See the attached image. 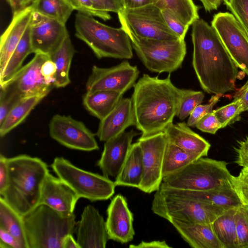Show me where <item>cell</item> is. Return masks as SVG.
I'll list each match as a JSON object with an SVG mask.
<instances>
[{"mask_svg": "<svg viewBox=\"0 0 248 248\" xmlns=\"http://www.w3.org/2000/svg\"><path fill=\"white\" fill-rule=\"evenodd\" d=\"M204 98V94L201 91L180 89L176 116L180 120L186 119L201 104Z\"/></svg>", "mask_w": 248, "mask_h": 248, "instance_id": "obj_36", "label": "cell"}, {"mask_svg": "<svg viewBox=\"0 0 248 248\" xmlns=\"http://www.w3.org/2000/svg\"><path fill=\"white\" fill-rule=\"evenodd\" d=\"M75 52L68 34L60 46L49 55L57 68L53 83L55 87L63 88L70 83L69 71Z\"/></svg>", "mask_w": 248, "mask_h": 248, "instance_id": "obj_28", "label": "cell"}, {"mask_svg": "<svg viewBox=\"0 0 248 248\" xmlns=\"http://www.w3.org/2000/svg\"><path fill=\"white\" fill-rule=\"evenodd\" d=\"M32 53L30 38V24L10 56L3 72L0 74V85L8 80L20 70L26 57Z\"/></svg>", "mask_w": 248, "mask_h": 248, "instance_id": "obj_32", "label": "cell"}, {"mask_svg": "<svg viewBox=\"0 0 248 248\" xmlns=\"http://www.w3.org/2000/svg\"><path fill=\"white\" fill-rule=\"evenodd\" d=\"M168 141L183 150L202 157L207 156L210 144L197 133L192 131L184 122L171 124L164 131Z\"/></svg>", "mask_w": 248, "mask_h": 248, "instance_id": "obj_23", "label": "cell"}, {"mask_svg": "<svg viewBox=\"0 0 248 248\" xmlns=\"http://www.w3.org/2000/svg\"><path fill=\"white\" fill-rule=\"evenodd\" d=\"M235 149L237 153L236 163L243 168L248 169V137L238 142Z\"/></svg>", "mask_w": 248, "mask_h": 248, "instance_id": "obj_47", "label": "cell"}, {"mask_svg": "<svg viewBox=\"0 0 248 248\" xmlns=\"http://www.w3.org/2000/svg\"><path fill=\"white\" fill-rule=\"evenodd\" d=\"M230 208L174 195L161 187L155 191L151 207L155 214L169 222L176 220L204 224L212 223Z\"/></svg>", "mask_w": 248, "mask_h": 248, "instance_id": "obj_7", "label": "cell"}, {"mask_svg": "<svg viewBox=\"0 0 248 248\" xmlns=\"http://www.w3.org/2000/svg\"><path fill=\"white\" fill-rule=\"evenodd\" d=\"M234 99H239L242 103L243 111L248 110V79L234 94Z\"/></svg>", "mask_w": 248, "mask_h": 248, "instance_id": "obj_51", "label": "cell"}, {"mask_svg": "<svg viewBox=\"0 0 248 248\" xmlns=\"http://www.w3.org/2000/svg\"><path fill=\"white\" fill-rule=\"evenodd\" d=\"M215 116L224 128L239 121L243 111L242 103L239 99H234L231 103L213 110Z\"/></svg>", "mask_w": 248, "mask_h": 248, "instance_id": "obj_37", "label": "cell"}, {"mask_svg": "<svg viewBox=\"0 0 248 248\" xmlns=\"http://www.w3.org/2000/svg\"><path fill=\"white\" fill-rule=\"evenodd\" d=\"M8 181V158L0 155V194L5 190Z\"/></svg>", "mask_w": 248, "mask_h": 248, "instance_id": "obj_49", "label": "cell"}, {"mask_svg": "<svg viewBox=\"0 0 248 248\" xmlns=\"http://www.w3.org/2000/svg\"><path fill=\"white\" fill-rule=\"evenodd\" d=\"M211 26L235 64L248 75V34L245 30L229 12L215 14Z\"/></svg>", "mask_w": 248, "mask_h": 248, "instance_id": "obj_12", "label": "cell"}, {"mask_svg": "<svg viewBox=\"0 0 248 248\" xmlns=\"http://www.w3.org/2000/svg\"><path fill=\"white\" fill-rule=\"evenodd\" d=\"M30 5L34 12L64 24L74 10L66 0H32Z\"/></svg>", "mask_w": 248, "mask_h": 248, "instance_id": "obj_34", "label": "cell"}, {"mask_svg": "<svg viewBox=\"0 0 248 248\" xmlns=\"http://www.w3.org/2000/svg\"><path fill=\"white\" fill-rule=\"evenodd\" d=\"M117 14L121 25L139 37L161 40L179 39L168 28L161 9L155 3L136 8H122Z\"/></svg>", "mask_w": 248, "mask_h": 248, "instance_id": "obj_10", "label": "cell"}, {"mask_svg": "<svg viewBox=\"0 0 248 248\" xmlns=\"http://www.w3.org/2000/svg\"><path fill=\"white\" fill-rule=\"evenodd\" d=\"M68 34L65 24L33 11L30 23L32 53L50 55Z\"/></svg>", "mask_w": 248, "mask_h": 248, "instance_id": "obj_16", "label": "cell"}, {"mask_svg": "<svg viewBox=\"0 0 248 248\" xmlns=\"http://www.w3.org/2000/svg\"><path fill=\"white\" fill-rule=\"evenodd\" d=\"M201 157L197 154L187 153L168 141L163 159V178L180 170Z\"/></svg>", "mask_w": 248, "mask_h": 248, "instance_id": "obj_33", "label": "cell"}, {"mask_svg": "<svg viewBox=\"0 0 248 248\" xmlns=\"http://www.w3.org/2000/svg\"><path fill=\"white\" fill-rule=\"evenodd\" d=\"M131 99L135 127L141 136L164 131L176 116L180 89L170 74L165 78L144 74L134 86Z\"/></svg>", "mask_w": 248, "mask_h": 248, "instance_id": "obj_2", "label": "cell"}, {"mask_svg": "<svg viewBox=\"0 0 248 248\" xmlns=\"http://www.w3.org/2000/svg\"><path fill=\"white\" fill-rule=\"evenodd\" d=\"M0 248H23L15 237L1 227H0Z\"/></svg>", "mask_w": 248, "mask_h": 248, "instance_id": "obj_48", "label": "cell"}, {"mask_svg": "<svg viewBox=\"0 0 248 248\" xmlns=\"http://www.w3.org/2000/svg\"><path fill=\"white\" fill-rule=\"evenodd\" d=\"M200 130L211 134H215L222 128L213 111L203 117L196 124V126Z\"/></svg>", "mask_w": 248, "mask_h": 248, "instance_id": "obj_44", "label": "cell"}, {"mask_svg": "<svg viewBox=\"0 0 248 248\" xmlns=\"http://www.w3.org/2000/svg\"><path fill=\"white\" fill-rule=\"evenodd\" d=\"M0 227L15 237L23 248H29L23 216L0 197Z\"/></svg>", "mask_w": 248, "mask_h": 248, "instance_id": "obj_31", "label": "cell"}, {"mask_svg": "<svg viewBox=\"0 0 248 248\" xmlns=\"http://www.w3.org/2000/svg\"><path fill=\"white\" fill-rule=\"evenodd\" d=\"M223 161L200 157L180 170L164 177L162 184L180 190L204 191L231 185L232 175Z\"/></svg>", "mask_w": 248, "mask_h": 248, "instance_id": "obj_6", "label": "cell"}, {"mask_svg": "<svg viewBox=\"0 0 248 248\" xmlns=\"http://www.w3.org/2000/svg\"><path fill=\"white\" fill-rule=\"evenodd\" d=\"M131 126H136L132 100L131 98L123 97L113 109L100 120L96 135L100 141L105 142Z\"/></svg>", "mask_w": 248, "mask_h": 248, "instance_id": "obj_21", "label": "cell"}, {"mask_svg": "<svg viewBox=\"0 0 248 248\" xmlns=\"http://www.w3.org/2000/svg\"><path fill=\"white\" fill-rule=\"evenodd\" d=\"M140 74L136 65L124 60L110 67L93 65L86 83V92L109 90L124 94L133 87Z\"/></svg>", "mask_w": 248, "mask_h": 248, "instance_id": "obj_13", "label": "cell"}, {"mask_svg": "<svg viewBox=\"0 0 248 248\" xmlns=\"http://www.w3.org/2000/svg\"><path fill=\"white\" fill-rule=\"evenodd\" d=\"M161 9L169 10L185 24L190 26L199 18V7L193 0H155Z\"/></svg>", "mask_w": 248, "mask_h": 248, "instance_id": "obj_35", "label": "cell"}, {"mask_svg": "<svg viewBox=\"0 0 248 248\" xmlns=\"http://www.w3.org/2000/svg\"><path fill=\"white\" fill-rule=\"evenodd\" d=\"M161 13L170 30L179 38L185 39L190 26L183 23L168 9H162Z\"/></svg>", "mask_w": 248, "mask_h": 248, "instance_id": "obj_42", "label": "cell"}, {"mask_svg": "<svg viewBox=\"0 0 248 248\" xmlns=\"http://www.w3.org/2000/svg\"><path fill=\"white\" fill-rule=\"evenodd\" d=\"M223 1L248 34V0H223Z\"/></svg>", "mask_w": 248, "mask_h": 248, "instance_id": "obj_39", "label": "cell"}, {"mask_svg": "<svg viewBox=\"0 0 248 248\" xmlns=\"http://www.w3.org/2000/svg\"><path fill=\"white\" fill-rule=\"evenodd\" d=\"M143 171L142 152L137 141L132 144L125 161L114 181L116 186L139 188Z\"/></svg>", "mask_w": 248, "mask_h": 248, "instance_id": "obj_26", "label": "cell"}, {"mask_svg": "<svg viewBox=\"0 0 248 248\" xmlns=\"http://www.w3.org/2000/svg\"><path fill=\"white\" fill-rule=\"evenodd\" d=\"M46 95L45 94H37L19 99L0 124V137L4 136L23 122L34 108Z\"/></svg>", "mask_w": 248, "mask_h": 248, "instance_id": "obj_29", "label": "cell"}, {"mask_svg": "<svg viewBox=\"0 0 248 248\" xmlns=\"http://www.w3.org/2000/svg\"><path fill=\"white\" fill-rule=\"evenodd\" d=\"M192 66L202 88L222 95L235 89L238 67L216 30L200 18L192 24Z\"/></svg>", "mask_w": 248, "mask_h": 248, "instance_id": "obj_1", "label": "cell"}, {"mask_svg": "<svg viewBox=\"0 0 248 248\" xmlns=\"http://www.w3.org/2000/svg\"><path fill=\"white\" fill-rule=\"evenodd\" d=\"M96 9L104 13H118L122 8L121 0H92Z\"/></svg>", "mask_w": 248, "mask_h": 248, "instance_id": "obj_46", "label": "cell"}, {"mask_svg": "<svg viewBox=\"0 0 248 248\" xmlns=\"http://www.w3.org/2000/svg\"><path fill=\"white\" fill-rule=\"evenodd\" d=\"M79 199L65 182L48 173L42 185L39 205L45 204L61 213L72 214Z\"/></svg>", "mask_w": 248, "mask_h": 248, "instance_id": "obj_20", "label": "cell"}, {"mask_svg": "<svg viewBox=\"0 0 248 248\" xmlns=\"http://www.w3.org/2000/svg\"><path fill=\"white\" fill-rule=\"evenodd\" d=\"M123 95L109 90L86 92L83 96V104L88 111L101 120L113 109Z\"/></svg>", "mask_w": 248, "mask_h": 248, "instance_id": "obj_27", "label": "cell"}, {"mask_svg": "<svg viewBox=\"0 0 248 248\" xmlns=\"http://www.w3.org/2000/svg\"><path fill=\"white\" fill-rule=\"evenodd\" d=\"M29 248H62L64 238L76 232L74 213L64 214L39 204L23 216Z\"/></svg>", "mask_w": 248, "mask_h": 248, "instance_id": "obj_4", "label": "cell"}, {"mask_svg": "<svg viewBox=\"0 0 248 248\" xmlns=\"http://www.w3.org/2000/svg\"><path fill=\"white\" fill-rule=\"evenodd\" d=\"M235 220L238 248H248V205L237 207Z\"/></svg>", "mask_w": 248, "mask_h": 248, "instance_id": "obj_38", "label": "cell"}, {"mask_svg": "<svg viewBox=\"0 0 248 248\" xmlns=\"http://www.w3.org/2000/svg\"><path fill=\"white\" fill-rule=\"evenodd\" d=\"M236 208L227 210L212 223L215 233L223 248H238L235 220Z\"/></svg>", "mask_w": 248, "mask_h": 248, "instance_id": "obj_30", "label": "cell"}, {"mask_svg": "<svg viewBox=\"0 0 248 248\" xmlns=\"http://www.w3.org/2000/svg\"><path fill=\"white\" fill-rule=\"evenodd\" d=\"M74 10L85 15L101 18L104 21L111 18L108 13L97 10L94 7L92 0H66Z\"/></svg>", "mask_w": 248, "mask_h": 248, "instance_id": "obj_41", "label": "cell"}, {"mask_svg": "<svg viewBox=\"0 0 248 248\" xmlns=\"http://www.w3.org/2000/svg\"><path fill=\"white\" fill-rule=\"evenodd\" d=\"M131 248H170L165 241H152L150 242L141 241L137 245H130Z\"/></svg>", "mask_w": 248, "mask_h": 248, "instance_id": "obj_52", "label": "cell"}, {"mask_svg": "<svg viewBox=\"0 0 248 248\" xmlns=\"http://www.w3.org/2000/svg\"><path fill=\"white\" fill-rule=\"evenodd\" d=\"M49 131L53 139L67 148L87 152L99 149L95 135L83 122L70 116L54 115Z\"/></svg>", "mask_w": 248, "mask_h": 248, "instance_id": "obj_15", "label": "cell"}, {"mask_svg": "<svg viewBox=\"0 0 248 248\" xmlns=\"http://www.w3.org/2000/svg\"><path fill=\"white\" fill-rule=\"evenodd\" d=\"M33 10L31 5L13 14V18L0 37V74H1L26 30L30 25Z\"/></svg>", "mask_w": 248, "mask_h": 248, "instance_id": "obj_22", "label": "cell"}, {"mask_svg": "<svg viewBox=\"0 0 248 248\" xmlns=\"http://www.w3.org/2000/svg\"><path fill=\"white\" fill-rule=\"evenodd\" d=\"M138 133L131 129L105 142L104 150L97 165L103 175L116 178L127 157L133 138Z\"/></svg>", "mask_w": 248, "mask_h": 248, "instance_id": "obj_19", "label": "cell"}, {"mask_svg": "<svg viewBox=\"0 0 248 248\" xmlns=\"http://www.w3.org/2000/svg\"><path fill=\"white\" fill-rule=\"evenodd\" d=\"M77 241L80 248H105L109 240L106 223L93 206H86L77 223Z\"/></svg>", "mask_w": 248, "mask_h": 248, "instance_id": "obj_18", "label": "cell"}, {"mask_svg": "<svg viewBox=\"0 0 248 248\" xmlns=\"http://www.w3.org/2000/svg\"><path fill=\"white\" fill-rule=\"evenodd\" d=\"M49 55L35 53L33 58L7 82L0 85V89L12 93L19 98L37 94L47 95L52 84L48 83L41 72L43 63Z\"/></svg>", "mask_w": 248, "mask_h": 248, "instance_id": "obj_14", "label": "cell"}, {"mask_svg": "<svg viewBox=\"0 0 248 248\" xmlns=\"http://www.w3.org/2000/svg\"><path fill=\"white\" fill-rule=\"evenodd\" d=\"M51 166L79 198L94 202L108 200L114 194L116 186L109 177L79 169L62 157H55Z\"/></svg>", "mask_w": 248, "mask_h": 248, "instance_id": "obj_9", "label": "cell"}, {"mask_svg": "<svg viewBox=\"0 0 248 248\" xmlns=\"http://www.w3.org/2000/svg\"><path fill=\"white\" fill-rule=\"evenodd\" d=\"M20 98L16 95L0 89V124H1L14 104Z\"/></svg>", "mask_w": 248, "mask_h": 248, "instance_id": "obj_45", "label": "cell"}, {"mask_svg": "<svg viewBox=\"0 0 248 248\" xmlns=\"http://www.w3.org/2000/svg\"><path fill=\"white\" fill-rule=\"evenodd\" d=\"M62 248H80L77 240H75L73 234H68L63 239Z\"/></svg>", "mask_w": 248, "mask_h": 248, "instance_id": "obj_56", "label": "cell"}, {"mask_svg": "<svg viewBox=\"0 0 248 248\" xmlns=\"http://www.w3.org/2000/svg\"><path fill=\"white\" fill-rule=\"evenodd\" d=\"M57 70L54 62L50 58L46 61L42 65L41 72L46 80L49 83L52 84Z\"/></svg>", "mask_w": 248, "mask_h": 248, "instance_id": "obj_50", "label": "cell"}, {"mask_svg": "<svg viewBox=\"0 0 248 248\" xmlns=\"http://www.w3.org/2000/svg\"><path fill=\"white\" fill-rule=\"evenodd\" d=\"M221 94H215L206 104L198 105L189 116L187 124L189 127H195L197 123L205 115L213 111V108L218 101Z\"/></svg>", "mask_w": 248, "mask_h": 248, "instance_id": "obj_43", "label": "cell"}, {"mask_svg": "<svg viewBox=\"0 0 248 248\" xmlns=\"http://www.w3.org/2000/svg\"><path fill=\"white\" fill-rule=\"evenodd\" d=\"M202 3L205 11L210 12L217 10L220 6L223 0H200Z\"/></svg>", "mask_w": 248, "mask_h": 248, "instance_id": "obj_55", "label": "cell"}, {"mask_svg": "<svg viewBox=\"0 0 248 248\" xmlns=\"http://www.w3.org/2000/svg\"><path fill=\"white\" fill-rule=\"evenodd\" d=\"M8 168L7 186L0 197L23 216L39 204L48 166L39 158L20 155L8 158Z\"/></svg>", "mask_w": 248, "mask_h": 248, "instance_id": "obj_3", "label": "cell"}, {"mask_svg": "<svg viewBox=\"0 0 248 248\" xmlns=\"http://www.w3.org/2000/svg\"><path fill=\"white\" fill-rule=\"evenodd\" d=\"M123 8L132 9L155 3V0H121Z\"/></svg>", "mask_w": 248, "mask_h": 248, "instance_id": "obj_53", "label": "cell"}, {"mask_svg": "<svg viewBox=\"0 0 248 248\" xmlns=\"http://www.w3.org/2000/svg\"><path fill=\"white\" fill-rule=\"evenodd\" d=\"M128 34L136 54L152 72L170 74L181 68L186 54L185 39L161 40L139 37L122 26Z\"/></svg>", "mask_w": 248, "mask_h": 248, "instance_id": "obj_8", "label": "cell"}, {"mask_svg": "<svg viewBox=\"0 0 248 248\" xmlns=\"http://www.w3.org/2000/svg\"><path fill=\"white\" fill-rule=\"evenodd\" d=\"M14 14L29 5L32 0H6Z\"/></svg>", "mask_w": 248, "mask_h": 248, "instance_id": "obj_54", "label": "cell"}, {"mask_svg": "<svg viewBox=\"0 0 248 248\" xmlns=\"http://www.w3.org/2000/svg\"><path fill=\"white\" fill-rule=\"evenodd\" d=\"M230 184L242 204L248 205V169L243 168L238 175H232Z\"/></svg>", "mask_w": 248, "mask_h": 248, "instance_id": "obj_40", "label": "cell"}, {"mask_svg": "<svg viewBox=\"0 0 248 248\" xmlns=\"http://www.w3.org/2000/svg\"><path fill=\"white\" fill-rule=\"evenodd\" d=\"M75 35L85 43L98 59L123 60L133 57V47L124 30L100 22L93 16L78 12L76 15Z\"/></svg>", "mask_w": 248, "mask_h": 248, "instance_id": "obj_5", "label": "cell"}, {"mask_svg": "<svg viewBox=\"0 0 248 248\" xmlns=\"http://www.w3.org/2000/svg\"><path fill=\"white\" fill-rule=\"evenodd\" d=\"M160 187L167 192L197 201L227 207H237L242 204L231 185L204 191L184 190L169 188L162 183Z\"/></svg>", "mask_w": 248, "mask_h": 248, "instance_id": "obj_25", "label": "cell"}, {"mask_svg": "<svg viewBox=\"0 0 248 248\" xmlns=\"http://www.w3.org/2000/svg\"><path fill=\"white\" fill-rule=\"evenodd\" d=\"M106 227L109 239L121 244L131 241L135 235L133 215L126 200L121 194L111 200L107 210Z\"/></svg>", "mask_w": 248, "mask_h": 248, "instance_id": "obj_17", "label": "cell"}, {"mask_svg": "<svg viewBox=\"0 0 248 248\" xmlns=\"http://www.w3.org/2000/svg\"><path fill=\"white\" fill-rule=\"evenodd\" d=\"M182 238L193 248H223L214 231L212 223L170 222Z\"/></svg>", "mask_w": 248, "mask_h": 248, "instance_id": "obj_24", "label": "cell"}, {"mask_svg": "<svg viewBox=\"0 0 248 248\" xmlns=\"http://www.w3.org/2000/svg\"><path fill=\"white\" fill-rule=\"evenodd\" d=\"M137 142L142 150L143 167L142 178L138 188L151 193L158 190L163 182V159L168 140L162 131L141 136Z\"/></svg>", "mask_w": 248, "mask_h": 248, "instance_id": "obj_11", "label": "cell"}]
</instances>
